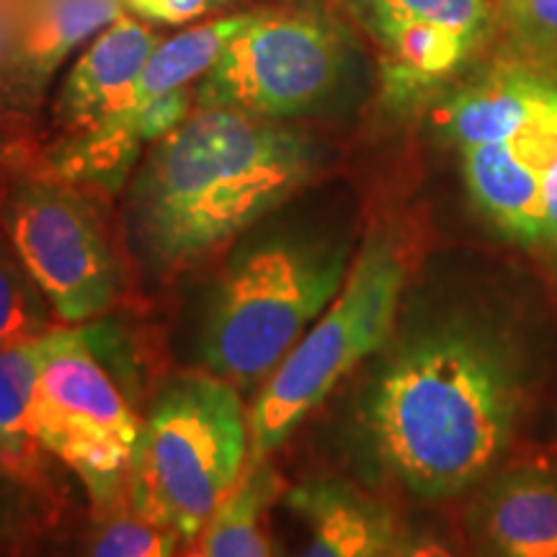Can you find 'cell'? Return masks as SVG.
<instances>
[{
	"label": "cell",
	"instance_id": "19",
	"mask_svg": "<svg viewBox=\"0 0 557 557\" xmlns=\"http://www.w3.org/2000/svg\"><path fill=\"white\" fill-rule=\"evenodd\" d=\"M519 67L557 88V0H496Z\"/></svg>",
	"mask_w": 557,
	"mask_h": 557
},
{
	"label": "cell",
	"instance_id": "11",
	"mask_svg": "<svg viewBox=\"0 0 557 557\" xmlns=\"http://www.w3.org/2000/svg\"><path fill=\"white\" fill-rule=\"evenodd\" d=\"M267 532L274 557H389L403 527L377 498L320 478L276 493Z\"/></svg>",
	"mask_w": 557,
	"mask_h": 557
},
{
	"label": "cell",
	"instance_id": "6",
	"mask_svg": "<svg viewBox=\"0 0 557 557\" xmlns=\"http://www.w3.org/2000/svg\"><path fill=\"white\" fill-rule=\"evenodd\" d=\"M346 39L310 9L248 11L225 50L194 86L205 109H235L284 122L323 107L346 70Z\"/></svg>",
	"mask_w": 557,
	"mask_h": 557
},
{
	"label": "cell",
	"instance_id": "13",
	"mask_svg": "<svg viewBox=\"0 0 557 557\" xmlns=\"http://www.w3.org/2000/svg\"><path fill=\"white\" fill-rule=\"evenodd\" d=\"M158 45L160 37L150 21L132 16L129 11L90 39L54 99V120L65 135L94 127L114 114Z\"/></svg>",
	"mask_w": 557,
	"mask_h": 557
},
{
	"label": "cell",
	"instance_id": "20",
	"mask_svg": "<svg viewBox=\"0 0 557 557\" xmlns=\"http://www.w3.org/2000/svg\"><path fill=\"white\" fill-rule=\"evenodd\" d=\"M47 299L0 233V351L47 333Z\"/></svg>",
	"mask_w": 557,
	"mask_h": 557
},
{
	"label": "cell",
	"instance_id": "22",
	"mask_svg": "<svg viewBox=\"0 0 557 557\" xmlns=\"http://www.w3.org/2000/svg\"><path fill=\"white\" fill-rule=\"evenodd\" d=\"M220 3L225 0H124L129 13L143 21H160V24H189L218 9Z\"/></svg>",
	"mask_w": 557,
	"mask_h": 557
},
{
	"label": "cell",
	"instance_id": "7",
	"mask_svg": "<svg viewBox=\"0 0 557 557\" xmlns=\"http://www.w3.org/2000/svg\"><path fill=\"white\" fill-rule=\"evenodd\" d=\"M32 431L47 455L83 480L96 506L114 500L127 480L139 423L78 329L41 336Z\"/></svg>",
	"mask_w": 557,
	"mask_h": 557
},
{
	"label": "cell",
	"instance_id": "1",
	"mask_svg": "<svg viewBox=\"0 0 557 557\" xmlns=\"http://www.w3.org/2000/svg\"><path fill=\"white\" fill-rule=\"evenodd\" d=\"M315 169V145L282 122L197 107L150 145L132 186L139 246L169 271L205 261L295 197Z\"/></svg>",
	"mask_w": 557,
	"mask_h": 557
},
{
	"label": "cell",
	"instance_id": "8",
	"mask_svg": "<svg viewBox=\"0 0 557 557\" xmlns=\"http://www.w3.org/2000/svg\"><path fill=\"white\" fill-rule=\"evenodd\" d=\"M3 230L60 320L83 323L111 308L114 253L96 209L70 181H18L3 205Z\"/></svg>",
	"mask_w": 557,
	"mask_h": 557
},
{
	"label": "cell",
	"instance_id": "24",
	"mask_svg": "<svg viewBox=\"0 0 557 557\" xmlns=\"http://www.w3.org/2000/svg\"><path fill=\"white\" fill-rule=\"evenodd\" d=\"M545 240L557 248V158L547 176V222H545Z\"/></svg>",
	"mask_w": 557,
	"mask_h": 557
},
{
	"label": "cell",
	"instance_id": "10",
	"mask_svg": "<svg viewBox=\"0 0 557 557\" xmlns=\"http://www.w3.org/2000/svg\"><path fill=\"white\" fill-rule=\"evenodd\" d=\"M385 54L389 101L447 81L491 24L487 0H351Z\"/></svg>",
	"mask_w": 557,
	"mask_h": 557
},
{
	"label": "cell",
	"instance_id": "21",
	"mask_svg": "<svg viewBox=\"0 0 557 557\" xmlns=\"http://www.w3.org/2000/svg\"><path fill=\"white\" fill-rule=\"evenodd\" d=\"M176 540L171 529L156 527L132 513L111 519L101 529L90 547V557H173Z\"/></svg>",
	"mask_w": 557,
	"mask_h": 557
},
{
	"label": "cell",
	"instance_id": "17",
	"mask_svg": "<svg viewBox=\"0 0 557 557\" xmlns=\"http://www.w3.org/2000/svg\"><path fill=\"white\" fill-rule=\"evenodd\" d=\"M274 498V472L267 462H253L207 521L199 557H274L267 532V513Z\"/></svg>",
	"mask_w": 557,
	"mask_h": 557
},
{
	"label": "cell",
	"instance_id": "9",
	"mask_svg": "<svg viewBox=\"0 0 557 557\" xmlns=\"http://www.w3.org/2000/svg\"><path fill=\"white\" fill-rule=\"evenodd\" d=\"M246 21L248 11L233 13V16L194 24L176 37L160 41L122 107L94 127L65 135L62 145L54 148V176L70 184H99L107 189H120L139 156V148L132 139V122L160 96L197 86Z\"/></svg>",
	"mask_w": 557,
	"mask_h": 557
},
{
	"label": "cell",
	"instance_id": "4",
	"mask_svg": "<svg viewBox=\"0 0 557 557\" xmlns=\"http://www.w3.org/2000/svg\"><path fill=\"white\" fill-rule=\"evenodd\" d=\"M346 250L274 235L243 248L209 299L201 354L227 382H267L338 295Z\"/></svg>",
	"mask_w": 557,
	"mask_h": 557
},
{
	"label": "cell",
	"instance_id": "15",
	"mask_svg": "<svg viewBox=\"0 0 557 557\" xmlns=\"http://www.w3.org/2000/svg\"><path fill=\"white\" fill-rule=\"evenodd\" d=\"M478 557H557V472L513 470L470 511Z\"/></svg>",
	"mask_w": 557,
	"mask_h": 557
},
{
	"label": "cell",
	"instance_id": "18",
	"mask_svg": "<svg viewBox=\"0 0 557 557\" xmlns=\"http://www.w3.org/2000/svg\"><path fill=\"white\" fill-rule=\"evenodd\" d=\"M41 336L0 351V470L11 475H32L45 451L32 431V403L41 369Z\"/></svg>",
	"mask_w": 557,
	"mask_h": 557
},
{
	"label": "cell",
	"instance_id": "3",
	"mask_svg": "<svg viewBox=\"0 0 557 557\" xmlns=\"http://www.w3.org/2000/svg\"><path fill=\"white\" fill-rule=\"evenodd\" d=\"M248 457V416L233 382H171L139 426L127 472L132 511L176 537H199Z\"/></svg>",
	"mask_w": 557,
	"mask_h": 557
},
{
	"label": "cell",
	"instance_id": "23",
	"mask_svg": "<svg viewBox=\"0 0 557 557\" xmlns=\"http://www.w3.org/2000/svg\"><path fill=\"white\" fill-rule=\"evenodd\" d=\"M389 557H457L447 542L429 532H408L403 529L398 545Z\"/></svg>",
	"mask_w": 557,
	"mask_h": 557
},
{
	"label": "cell",
	"instance_id": "16",
	"mask_svg": "<svg viewBox=\"0 0 557 557\" xmlns=\"http://www.w3.org/2000/svg\"><path fill=\"white\" fill-rule=\"evenodd\" d=\"M127 13L124 0H29L13 26L11 70L18 83L39 90L67 62Z\"/></svg>",
	"mask_w": 557,
	"mask_h": 557
},
{
	"label": "cell",
	"instance_id": "12",
	"mask_svg": "<svg viewBox=\"0 0 557 557\" xmlns=\"http://www.w3.org/2000/svg\"><path fill=\"white\" fill-rule=\"evenodd\" d=\"M459 150L465 184L480 212L508 238L545 240L547 176L557 158V127Z\"/></svg>",
	"mask_w": 557,
	"mask_h": 557
},
{
	"label": "cell",
	"instance_id": "2",
	"mask_svg": "<svg viewBox=\"0 0 557 557\" xmlns=\"http://www.w3.org/2000/svg\"><path fill=\"white\" fill-rule=\"evenodd\" d=\"M519 406V374L496 341L438 329L382 369L367 423L380 462L408 491L447 498L475 485L504 455Z\"/></svg>",
	"mask_w": 557,
	"mask_h": 557
},
{
	"label": "cell",
	"instance_id": "5",
	"mask_svg": "<svg viewBox=\"0 0 557 557\" xmlns=\"http://www.w3.org/2000/svg\"><path fill=\"white\" fill-rule=\"evenodd\" d=\"M406 278L398 243L387 235H372L333 302L263 382L248 413L253 462H263V457L282 447L333 387L385 344Z\"/></svg>",
	"mask_w": 557,
	"mask_h": 557
},
{
	"label": "cell",
	"instance_id": "14",
	"mask_svg": "<svg viewBox=\"0 0 557 557\" xmlns=\"http://www.w3.org/2000/svg\"><path fill=\"white\" fill-rule=\"evenodd\" d=\"M438 120L459 148L511 143L557 127V88L519 65L500 67L451 96Z\"/></svg>",
	"mask_w": 557,
	"mask_h": 557
},
{
	"label": "cell",
	"instance_id": "25",
	"mask_svg": "<svg viewBox=\"0 0 557 557\" xmlns=\"http://www.w3.org/2000/svg\"><path fill=\"white\" fill-rule=\"evenodd\" d=\"M0 472H3V470H0ZM0 532H3V513H0Z\"/></svg>",
	"mask_w": 557,
	"mask_h": 557
}]
</instances>
